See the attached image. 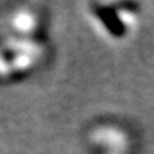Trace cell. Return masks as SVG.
Returning <instances> with one entry per match:
<instances>
[{
  "mask_svg": "<svg viewBox=\"0 0 154 154\" xmlns=\"http://www.w3.org/2000/svg\"><path fill=\"white\" fill-rule=\"evenodd\" d=\"M13 26L23 33L32 32L36 27V19L32 13H26V11H20L13 17Z\"/></svg>",
  "mask_w": 154,
  "mask_h": 154,
  "instance_id": "6da1fadb",
  "label": "cell"
}]
</instances>
